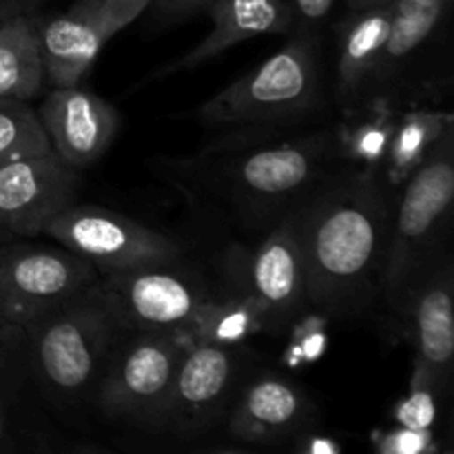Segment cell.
<instances>
[{
  "label": "cell",
  "mask_w": 454,
  "mask_h": 454,
  "mask_svg": "<svg viewBox=\"0 0 454 454\" xmlns=\"http://www.w3.org/2000/svg\"><path fill=\"white\" fill-rule=\"evenodd\" d=\"M388 20L390 3H386L366 9H346V16L337 27L333 93L346 114L362 109L366 102L372 71L388 34Z\"/></svg>",
  "instance_id": "cell-19"
},
{
  "label": "cell",
  "mask_w": 454,
  "mask_h": 454,
  "mask_svg": "<svg viewBox=\"0 0 454 454\" xmlns=\"http://www.w3.org/2000/svg\"><path fill=\"white\" fill-rule=\"evenodd\" d=\"M29 372L60 403L91 402L122 331L93 284L89 291L22 326Z\"/></svg>",
  "instance_id": "cell-5"
},
{
  "label": "cell",
  "mask_w": 454,
  "mask_h": 454,
  "mask_svg": "<svg viewBox=\"0 0 454 454\" xmlns=\"http://www.w3.org/2000/svg\"><path fill=\"white\" fill-rule=\"evenodd\" d=\"M454 127L430 149L402 184L395 200L386 244L381 300L402 317L417 282L448 251V224L454 200Z\"/></svg>",
  "instance_id": "cell-4"
},
{
  "label": "cell",
  "mask_w": 454,
  "mask_h": 454,
  "mask_svg": "<svg viewBox=\"0 0 454 454\" xmlns=\"http://www.w3.org/2000/svg\"><path fill=\"white\" fill-rule=\"evenodd\" d=\"M35 114L53 153L75 171L100 160L120 129L115 106L80 84L49 87Z\"/></svg>",
  "instance_id": "cell-16"
},
{
  "label": "cell",
  "mask_w": 454,
  "mask_h": 454,
  "mask_svg": "<svg viewBox=\"0 0 454 454\" xmlns=\"http://www.w3.org/2000/svg\"><path fill=\"white\" fill-rule=\"evenodd\" d=\"M368 109H375V115H366V118L357 120L353 127L337 133V137H340L341 155H344L350 167L380 171L397 118L390 109H381V106H368Z\"/></svg>",
  "instance_id": "cell-23"
},
{
  "label": "cell",
  "mask_w": 454,
  "mask_h": 454,
  "mask_svg": "<svg viewBox=\"0 0 454 454\" xmlns=\"http://www.w3.org/2000/svg\"><path fill=\"white\" fill-rule=\"evenodd\" d=\"M44 0H0V20H7L13 16H29L38 13L40 4Z\"/></svg>",
  "instance_id": "cell-30"
},
{
  "label": "cell",
  "mask_w": 454,
  "mask_h": 454,
  "mask_svg": "<svg viewBox=\"0 0 454 454\" xmlns=\"http://www.w3.org/2000/svg\"><path fill=\"white\" fill-rule=\"evenodd\" d=\"M3 235H9V233H7V231H4V226L0 224V242H3Z\"/></svg>",
  "instance_id": "cell-33"
},
{
  "label": "cell",
  "mask_w": 454,
  "mask_h": 454,
  "mask_svg": "<svg viewBox=\"0 0 454 454\" xmlns=\"http://www.w3.org/2000/svg\"><path fill=\"white\" fill-rule=\"evenodd\" d=\"M344 162L337 131L319 129L211 145L176 173L224 202L244 224L269 229Z\"/></svg>",
  "instance_id": "cell-2"
},
{
  "label": "cell",
  "mask_w": 454,
  "mask_h": 454,
  "mask_svg": "<svg viewBox=\"0 0 454 454\" xmlns=\"http://www.w3.org/2000/svg\"><path fill=\"white\" fill-rule=\"evenodd\" d=\"M47 238L84 257L100 273L176 264L184 247L173 235L93 204H71L43 231Z\"/></svg>",
  "instance_id": "cell-9"
},
{
  "label": "cell",
  "mask_w": 454,
  "mask_h": 454,
  "mask_svg": "<svg viewBox=\"0 0 454 454\" xmlns=\"http://www.w3.org/2000/svg\"><path fill=\"white\" fill-rule=\"evenodd\" d=\"M315 424L309 395L279 372L244 377L229 412L226 433L248 446H279L297 439Z\"/></svg>",
  "instance_id": "cell-14"
},
{
  "label": "cell",
  "mask_w": 454,
  "mask_h": 454,
  "mask_svg": "<svg viewBox=\"0 0 454 454\" xmlns=\"http://www.w3.org/2000/svg\"><path fill=\"white\" fill-rule=\"evenodd\" d=\"M213 0H155V12L162 18H184L207 12Z\"/></svg>",
  "instance_id": "cell-29"
},
{
  "label": "cell",
  "mask_w": 454,
  "mask_h": 454,
  "mask_svg": "<svg viewBox=\"0 0 454 454\" xmlns=\"http://www.w3.org/2000/svg\"><path fill=\"white\" fill-rule=\"evenodd\" d=\"M184 346L176 333H122L91 402L109 419L153 430Z\"/></svg>",
  "instance_id": "cell-7"
},
{
  "label": "cell",
  "mask_w": 454,
  "mask_h": 454,
  "mask_svg": "<svg viewBox=\"0 0 454 454\" xmlns=\"http://www.w3.org/2000/svg\"><path fill=\"white\" fill-rule=\"evenodd\" d=\"M35 34L47 87H78L109 43L91 0H75L51 18L35 13Z\"/></svg>",
  "instance_id": "cell-17"
},
{
  "label": "cell",
  "mask_w": 454,
  "mask_h": 454,
  "mask_svg": "<svg viewBox=\"0 0 454 454\" xmlns=\"http://www.w3.org/2000/svg\"><path fill=\"white\" fill-rule=\"evenodd\" d=\"M390 0H344L346 9H366V7H377V4H386Z\"/></svg>",
  "instance_id": "cell-31"
},
{
  "label": "cell",
  "mask_w": 454,
  "mask_h": 454,
  "mask_svg": "<svg viewBox=\"0 0 454 454\" xmlns=\"http://www.w3.org/2000/svg\"><path fill=\"white\" fill-rule=\"evenodd\" d=\"M293 27L291 34L319 35L324 22L331 16L335 0H291Z\"/></svg>",
  "instance_id": "cell-27"
},
{
  "label": "cell",
  "mask_w": 454,
  "mask_h": 454,
  "mask_svg": "<svg viewBox=\"0 0 454 454\" xmlns=\"http://www.w3.org/2000/svg\"><path fill=\"white\" fill-rule=\"evenodd\" d=\"M437 397L433 388L411 386V395L397 406V421L403 428L433 430L437 419Z\"/></svg>",
  "instance_id": "cell-25"
},
{
  "label": "cell",
  "mask_w": 454,
  "mask_h": 454,
  "mask_svg": "<svg viewBox=\"0 0 454 454\" xmlns=\"http://www.w3.org/2000/svg\"><path fill=\"white\" fill-rule=\"evenodd\" d=\"M47 151L51 145L34 106L27 100L0 98V167Z\"/></svg>",
  "instance_id": "cell-22"
},
{
  "label": "cell",
  "mask_w": 454,
  "mask_h": 454,
  "mask_svg": "<svg viewBox=\"0 0 454 454\" xmlns=\"http://www.w3.org/2000/svg\"><path fill=\"white\" fill-rule=\"evenodd\" d=\"M207 12L213 20L211 34L184 56L153 71L151 80H160L177 71L198 69L233 44L257 35L286 34L293 27L291 4L286 0H213Z\"/></svg>",
  "instance_id": "cell-18"
},
{
  "label": "cell",
  "mask_w": 454,
  "mask_h": 454,
  "mask_svg": "<svg viewBox=\"0 0 454 454\" xmlns=\"http://www.w3.org/2000/svg\"><path fill=\"white\" fill-rule=\"evenodd\" d=\"M433 448V433L430 430H412L399 428L395 433H388L380 443L381 452L388 454H417L426 452Z\"/></svg>",
  "instance_id": "cell-28"
},
{
  "label": "cell",
  "mask_w": 454,
  "mask_h": 454,
  "mask_svg": "<svg viewBox=\"0 0 454 454\" xmlns=\"http://www.w3.org/2000/svg\"><path fill=\"white\" fill-rule=\"evenodd\" d=\"M326 106L319 35L293 38L262 65L202 102L193 118L220 136L213 145L295 133Z\"/></svg>",
  "instance_id": "cell-3"
},
{
  "label": "cell",
  "mask_w": 454,
  "mask_h": 454,
  "mask_svg": "<svg viewBox=\"0 0 454 454\" xmlns=\"http://www.w3.org/2000/svg\"><path fill=\"white\" fill-rule=\"evenodd\" d=\"M452 127L454 118L448 111L412 109L399 115L388 151H386L384 164L380 167L386 184L390 189L402 186L411 177V173L424 162L439 137Z\"/></svg>",
  "instance_id": "cell-21"
},
{
  "label": "cell",
  "mask_w": 454,
  "mask_h": 454,
  "mask_svg": "<svg viewBox=\"0 0 454 454\" xmlns=\"http://www.w3.org/2000/svg\"><path fill=\"white\" fill-rule=\"evenodd\" d=\"M415 341V371L411 386H426L442 395L450 388L454 355V306H452V260L443 253L430 264L417 282L406 310Z\"/></svg>",
  "instance_id": "cell-13"
},
{
  "label": "cell",
  "mask_w": 454,
  "mask_h": 454,
  "mask_svg": "<svg viewBox=\"0 0 454 454\" xmlns=\"http://www.w3.org/2000/svg\"><path fill=\"white\" fill-rule=\"evenodd\" d=\"M176 264L100 273L96 291L122 333H176L189 340L217 300L200 275Z\"/></svg>",
  "instance_id": "cell-6"
},
{
  "label": "cell",
  "mask_w": 454,
  "mask_h": 454,
  "mask_svg": "<svg viewBox=\"0 0 454 454\" xmlns=\"http://www.w3.org/2000/svg\"><path fill=\"white\" fill-rule=\"evenodd\" d=\"M3 244L0 242V326H4V284H3Z\"/></svg>",
  "instance_id": "cell-32"
},
{
  "label": "cell",
  "mask_w": 454,
  "mask_h": 454,
  "mask_svg": "<svg viewBox=\"0 0 454 454\" xmlns=\"http://www.w3.org/2000/svg\"><path fill=\"white\" fill-rule=\"evenodd\" d=\"M43 84L35 13L0 20V98L31 102Z\"/></svg>",
  "instance_id": "cell-20"
},
{
  "label": "cell",
  "mask_w": 454,
  "mask_h": 454,
  "mask_svg": "<svg viewBox=\"0 0 454 454\" xmlns=\"http://www.w3.org/2000/svg\"><path fill=\"white\" fill-rule=\"evenodd\" d=\"M25 359V335L18 326H0V448L7 439V406L12 402L13 371Z\"/></svg>",
  "instance_id": "cell-24"
},
{
  "label": "cell",
  "mask_w": 454,
  "mask_h": 454,
  "mask_svg": "<svg viewBox=\"0 0 454 454\" xmlns=\"http://www.w3.org/2000/svg\"><path fill=\"white\" fill-rule=\"evenodd\" d=\"M231 278L235 291L260 310L264 331H282L309 309L297 207L269 226L251 253L231 260Z\"/></svg>",
  "instance_id": "cell-10"
},
{
  "label": "cell",
  "mask_w": 454,
  "mask_h": 454,
  "mask_svg": "<svg viewBox=\"0 0 454 454\" xmlns=\"http://www.w3.org/2000/svg\"><path fill=\"white\" fill-rule=\"evenodd\" d=\"M393 189L380 171L340 167L297 204L309 309L353 319L381 300Z\"/></svg>",
  "instance_id": "cell-1"
},
{
  "label": "cell",
  "mask_w": 454,
  "mask_h": 454,
  "mask_svg": "<svg viewBox=\"0 0 454 454\" xmlns=\"http://www.w3.org/2000/svg\"><path fill=\"white\" fill-rule=\"evenodd\" d=\"M100 270L69 248L3 244L4 326H27L89 291Z\"/></svg>",
  "instance_id": "cell-11"
},
{
  "label": "cell",
  "mask_w": 454,
  "mask_h": 454,
  "mask_svg": "<svg viewBox=\"0 0 454 454\" xmlns=\"http://www.w3.org/2000/svg\"><path fill=\"white\" fill-rule=\"evenodd\" d=\"M153 0H91L93 12L100 20L106 38H114L122 29H127Z\"/></svg>",
  "instance_id": "cell-26"
},
{
  "label": "cell",
  "mask_w": 454,
  "mask_h": 454,
  "mask_svg": "<svg viewBox=\"0 0 454 454\" xmlns=\"http://www.w3.org/2000/svg\"><path fill=\"white\" fill-rule=\"evenodd\" d=\"M78 186V171L53 151L12 160L0 167V224L16 238L43 235L44 226L74 204Z\"/></svg>",
  "instance_id": "cell-12"
},
{
  "label": "cell",
  "mask_w": 454,
  "mask_h": 454,
  "mask_svg": "<svg viewBox=\"0 0 454 454\" xmlns=\"http://www.w3.org/2000/svg\"><path fill=\"white\" fill-rule=\"evenodd\" d=\"M248 372L242 344L186 340L153 430L193 437L220 424Z\"/></svg>",
  "instance_id": "cell-8"
},
{
  "label": "cell",
  "mask_w": 454,
  "mask_h": 454,
  "mask_svg": "<svg viewBox=\"0 0 454 454\" xmlns=\"http://www.w3.org/2000/svg\"><path fill=\"white\" fill-rule=\"evenodd\" d=\"M450 0H390V20L364 106L393 109L412 96L419 60L446 18ZM362 106V109H364Z\"/></svg>",
  "instance_id": "cell-15"
}]
</instances>
